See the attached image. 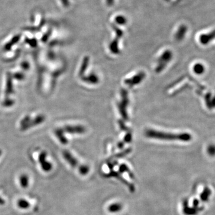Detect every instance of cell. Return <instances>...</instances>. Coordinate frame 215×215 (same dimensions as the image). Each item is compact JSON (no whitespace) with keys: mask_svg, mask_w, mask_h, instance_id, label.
Returning <instances> with one entry per match:
<instances>
[{"mask_svg":"<svg viewBox=\"0 0 215 215\" xmlns=\"http://www.w3.org/2000/svg\"><path fill=\"white\" fill-rule=\"evenodd\" d=\"M145 136L147 137L162 140H180L188 142L191 140V136L189 133H171L153 129H148L145 131Z\"/></svg>","mask_w":215,"mask_h":215,"instance_id":"cell-1","label":"cell"},{"mask_svg":"<svg viewBox=\"0 0 215 215\" xmlns=\"http://www.w3.org/2000/svg\"><path fill=\"white\" fill-rule=\"evenodd\" d=\"M172 53L170 50H166L158 60L157 65L155 68L157 73H159L163 70L172 58Z\"/></svg>","mask_w":215,"mask_h":215,"instance_id":"cell-2","label":"cell"},{"mask_svg":"<svg viewBox=\"0 0 215 215\" xmlns=\"http://www.w3.org/2000/svg\"><path fill=\"white\" fill-rule=\"evenodd\" d=\"M121 100L118 104L119 111L125 120H128V115L127 113V107L129 103V99L128 93L125 90H122L121 92Z\"/></svg>","mask_w":215,"mask_h":215,"instance_id":"cell-3","label":"cell"},{"mask_svg":"<svg viewBox=\"0 0 215 215\" xmlns=\"http://www.w3.org/2000/svg\"><path fill=\"white\" fill-rule=\"evenodd\" d=\"M145 78V74L143 72H140V73L137 74L133 77L130 78L126 79L124 81L125 84L128 85L130 87H132L137 84H140L144 78Z\"/></svg>","mask_w":215,"mask_h":215,"instance_id":"cell-4","label":"cell"},{"mask_svg":"<svg viewBox=\"0 0 215 215\" xmlns=\"http://www.w3.org/2000/svg\"><path fill=\"white\" fill-rule=\"evenodd\" d=\"M45 120L46 117L44 115H39L36 117L34 119H31L27 124L23 125L22 127H21V130L22 131H25L28 129L35 127L36 125L41 124L45 121Z\"/></svg>","mask_w":215,"mask_h":215,"instance_id":"cell-5","label":"cell"},{"mask_svg":"<svg viewBox=\"0 0 215 215\" xmlns=\"http://www.w3.org/2000/svg\"><path fill=\"white\" fill-rule=\"evenodd\" d=\"M63 130L70 134H82L85 132V129L82 125H66Z\"/></svg>","mask_w":215,"mask_h":215,"instance_id":"cell-6","label":"cell"},{"mask_svg":"<svg viewBox=\"0 0 215 215\" xmlns=\"http://www.w3.org/2000/svg\"><path fill=\"white\" fill-rule=\"evenodd\" d=\"M63 156L67 162L73 167H75L78 165V160L68 151H63Z\"/></svg>","mask_w":215,"mask_h":215,"instance_id":"cell-7","label":"cell"},{"mask_svg":"<svg viewBox=\"0 0 215 215\" xmlns=\"http://www.w3.org/2000/svg\"><path fill=\"white\" fill-rule=\"evenodd\" d=\"M13 92V76L10 73H7V82H6V88L5 95L6 98H9V95H10Z\"/></svg>","mask_w":215,"mask_h":215,"instance_id":"cell-8","label":"cell"},{"mask_svg":"<svg viewBox=\"0 0 215 215\" xmlns=\"http://www.w3.org/2000/svg\"><path fill=\"white\" fill-rule=\"evenodd\" d=\"M82 80L87 83L95 84L99 83V78L95 74H92L86 77H82Z\"/></svg>","mask_w":215,"mask_h":215,"instance_id":"cell-9","label":"cell"},{"mask_svg":"<svg viewBox=\"0 0 215 215\" xmlns=\"http://www.w3.org/2000/svg\"><path fill=\"white\" fill-rule=\"evenodd\" d=\"M55 133L62 144H63V145L68 144V139L66 138V137L64 136L63 129H56L55 131Z\"/></svg>","mask_w":215,"mask_h":215,"instance_id":"cell-10","label":"cell"},{"mask_svg":"<svg viewBox=\"0 0 215 215\" xmlns=\"http://www.w3.org/2000/svg\"><path fill=\"white\" fill-rule=\"evenodd\" d=\"M122 209V206L121 204L118 203H113V204H111V205H110L108 208V211L111 213H117V212L121 211Z\"/></svg>","mask_w":215,"mask_h":215,"instance_id":"cell-11","label":"cell"},{"mask_svg":"<svg viewBox=\"0 0 215 215\" xmlns=\"http://www.w3.org/2000/svg\"><path fill=\"white\" fill-rule=\"evenodd\" d=\"M88 63H89V58L88 57H85L84 59H83L82 65L81 66L80 71H79V75L80 77H83V75L84 74L85 72L88 67Z\"/></svg>","mask_w":215,"mask_h":215,"instance_id":"cell-12","label":"cell"},{"mask_svg":"<svg viewBox=\"0 0 215 215\" xmlns=\"http://www.w3.org/2000/svg\"><path fill=\"white\" fill-rule=\"evenodd\" d=\"M29 184V178L28 175L23 174L20 176V184L23 188H26L28 187Z\"/></svg>","mask_w":215,"mask_h":215,"instance_id":"cell-13","label":"cell"},{"mask_svg":"<svg viewBox=\"0 0 215 215\" xmlns=\"http://www.w3.org/2000/svg\"><path fill=\"white\" fill-rule=\"evenodd\" d=\"M17 205L18 207H19L21 209H26L30 207L29 203L23 199L18 200L17 202Z\"/></svg>","mask_w":215,"mask_h":215,"instance_id":"cell-14","label":"cell"},{"mask_svg":"<svg viewBox=\"0 0 215 215\" xmlns=\"http://www.w3.org/2000/svg\"><path fill=\"white\" fill-rule=\"evenodd\" d=\"M41 169L44 171V172H49L52 169V164L48 162L47 161H45L44 162L40 164Z\"/></svg>","mask_w":215,"mask_h":215,"instance_id":"cell-15","label":"cell"},{"mask_svg":"<svg viewBox=\"0 0 215 215\" xmlns=\"http://www.w3.org/2000/svg\"><path fill=\"white\" fill-rule=\"evenodd\" d=\"M194 70L197 74H201L204 70V68L201 64L198 63L194 66Z\"/></svg>","mask_w":215,"mask_h":215,"instance_id":"cell-16","label":"cell"},{"mask_svg":"<svg viewBox=\"0 0 215 215\" xmlns=\"http://www.w3.org/2000/svg\"><path fill=\"white\" fill-rule=\"evenodd\" d=\"M89 167L85 165H81L78 168V171L82 175H86L89 172Z\"/></svg>","mask_w":215,"mask_h":215,"instance_id":"cell-17","label":"cell"},{"mask_svg":"<svg viewBox=\"0 0 215 215\" xmlns=\"http://www.w3.org/2000/svg\"><path fill=\"white\" fill-rule=\"evenodd\" d=\"M211 192L209 189H206V190L204 191V192L202 193L201 194V199L203 201H206V200H208V199L209 198V195L210 194Z\"/></svg>","mask_w":215,"mask_h":215,"instance_id":"cell-18","label":"cell"},{"mask_svg":"<svg viewBox=\"0 0 215 215\" xmlns=\"http://www.w3.org/2000/svg\"><path fill=\"white\" fill-rule=\"evenodd\" d=\"M14 103V101L13 100L10 99L9 98H6L3 105V106H4L6 107H9V106H11Z\"/></svg>","mask_w":215,"mask_h":215,"instance_id":"cell-19","label":"cell"},{"mask_svg":"<svg viewBox=\"0 0 215 215\" xmlns=\"http://www.w3.org/2000/svg\"><path fill=\"white\" fill-rule=\"evenodd\" d=\"M46 157H47V154L45 151L41 152V154L39 155V157H38V161H39L40 164L44 162V161L46 160Z\"/></svg>","mask_w":215,"mask_h":215,"instance_id":"cell-20","label":"cell"},{"mask_svg":"<svg viewBox=\"0 0 215 215\" xmlns=\"http://www.w3.org/2000/svg\"><path fill=\"white\" fill-rule=\"evenodd\" d=\"M31 120V118L30 116L26 115V117H25V118H23V120L21 121V127H22V126H23V125L27 124Z\"/></svg>","mask_w":215,"mask_h":215,"instance_id":"cell-21","label":"cell"},{"mask_svg":"<svg viewBox=\"0 0 215 215\" xmlns=\"http://www.w3.org/2000/svg\"><path fill=\"white\" fill-rule=\"evenodd\" d=\"M18 40H19V37H16V38H14V39H13V40L11 41V42L10 43H9V44H7L6 46V47H5V49L6 50H10V48H11V47L12 46V45H13L14 44H15V43H16L17 41H18Z\"/></svg>","mask_w":215,"mask_h":215,"instance_id":"cell-22","label":"cell"},{"mask_svg":"<svg viewBox=\"0 0 215 215\" xmlns=\"http://www.w3.org/2000/svg\"><path fill=\"white\" fill-rule=\"evenodd\" d=\"M207 152L209 155L213 156L215 155V146L214 145H210L208 147Z\"/></svg>","mask_w":215,"mask_h":215,"instance_id":"cell-23","label":"cell"},{"mask_svg":"<svg viewBox=\"0 0 215 215\" xmlns=\"http://www.w3.org/2000/svg\"><path fill=\"white\" fill-rule=\"evenodd\" d=\"M24 77H25V75L22 73H16L13 75V77L15 78L16 79L18 80H23L24 78Z\"/></svg>","mask_w":215,"mask_h":215,"instance_id":"cell-24","label":"cell"},{"mask_svg":"<svg viewBox=\"0 0 215 215\" xmlns=\"http://www.w3.org/2000/svg\"><path fill=\"white\" fill-rule=\"evenodd\" d=\"M119 170L121 172V173H123L124 172H129V171H130V170L129 169L128 167L126 165H125V164H122V165H121Z\"/></svg>","mask_w":215,"mask_h":215,"instance_id":"cell-25","label":"cell"},{"mask_svg":"<svg viewBox=\"0 0 215 215\" xmlns=\"http://www.w3.org/2000/svg\"><path fill=\"white\" fill-rule=\"evenodd\" d=\"M132 139V135L130 133L126 135V136L124 137V142H130Z\"/></svg>","mask_w":215,"mask_h":215,"instance_id":"cell-26","label":"cell"},{"mask_svg":"<svg viewBox=\"0 0 215 215\" xmlns=\"http://www.w3.org/2000/svg\"><path fill=\"white\" fill-rule=\"evenodd\" d=\"M21 66H22V69H23L25 70H27L29 68V63H28L26 62H22Z\"/></svg>","mask_w":215,"mask_h":215,"instance_id":"cell-27","label":"cell"},{"mask_svg":"<svg viewBox=\"0 0 215 215\" xmlns=\"http://www.w3.org/2000/svg\"><path fill=\"white\" fill-rule=\"evenodd\" d=\"M5 203L4 200L3 199H2L1 197H0V204H4Z\"/></svg>","mask_w":215,"mask_h":215,"instance_id":"cell-28","label":"cell"},{"mask_svg":"<svg viewBox=\"0 0 215 215\" xmlns=\"http://www.w3.org/2000/svg\"><path fill=\"white\" fill-rule=\"evenodd\" d=\"M119 19H121V17H119ZM117 21H119V22H119V23H121V20H120V21H119V19H117ZM122 22H124V19H123V20H122Z\"/></svg>","mask_w":215,"mask_h":215,"instance_id":"cell-29","label":"cell"},{"mask_svg":"<svg viewBox=\"0 0 215 215\" xmlns=\"http://www.w3.org/2000/svg\"><path fill=\"white\" fill-rule=\"evenodd\" d=\"M1 154H2V151H1V150H0V156L1 155Z\"/></svg>","mask_w":215,"mask_h":215,"instance_id":"cell-30","label":"cell"}]
</instances>
